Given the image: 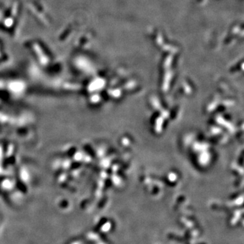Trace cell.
Instances as JSON below:
<instances>
[{
  "label": "cell",
  "mask_w": 244,
  "mask_h": 244,
  "mask_svg": "<svg viewBox=\"0 0 244 244\" xmlns=\"http://www.w3.org/2000/svg\"><path fill=\"white\" fill-rule=\"evenodd\" d=\"M168 237L169 238V239H170V240L177 241V242H183V241H184V239L183 238V237H180L178 235H175L174 233L168 234Z\"/></svg>",
  "instance_id": "1"
},
{
  "label": "cell",
  "mask_w": 244,
  "mask_h": 244,
  "mask_svg": "<svg viewBox=\"0 0 244 244\" xmlns=\"http://www.w3.org/2000/svg\"><path fill=\"white\" fill-rule=\"evenodd\" d=\"M106 223V218H103L101 220V221L99 222L98 223V225L96 226V227H94V231L98 233L100 231V230H101V228H102V227L105 225V224Z\"/></svg>",
  "instance_id": "2"
},
{
  "label": "cell",
  "mask_w": 244,
  "mask_h": 244,
  "mask_svg": "<svg viewBox=\"0 0 244 244\" xmlns=\"http://www.w3.org/2000/svg\"><path fill=\"white\" fill-rule=\"evenodd\" d=\"M100 237H101L102 240H103V241H105V242H107L108 241V239H107V237H106V235H105L104 233H101L100 234Z\"/></svg>",
  "instance_id": "3"
},
{
  "label": "cell",
  "mask_w": 244,
  "mask_h": 244,
  "mask_svg": "<svg viewBox=\"0 0 244 244\" xmlns=\"http://www.w3.org/2000/svg\"><path fill=\"white\" fill-rule=\"evenodd\" d=\"M197 244H207V243H197Z\"/></svg>",
  "instance_id": "4"
}]
</instances>
